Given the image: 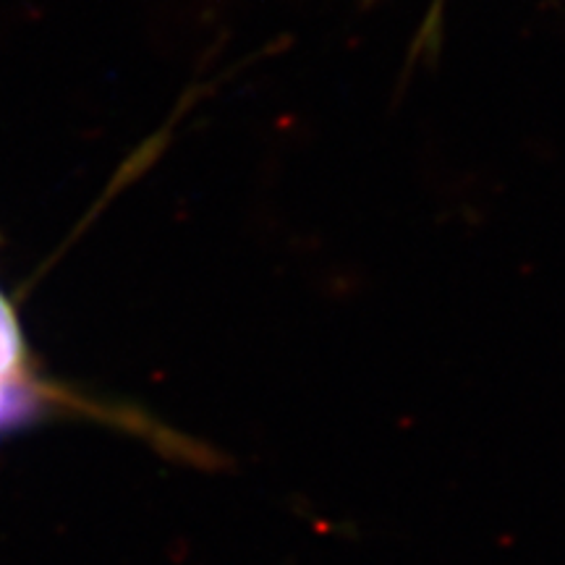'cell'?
<instances>
[{"instance_id": "cell-1", "label": "cell", "mask_w": 565, "mask_h": 565, "mask_svg": "<svg viewBox=\"0 0 565 565\" xmlns=\"http://www.w3.org/2000/svg\"><path fill=\"white\" fill-rule=\"evenodd\" d=\"M42 406H45V395L34 391L24 374L21 377H0V433H9V429L38 419Z\"/></svg>"}, {"instance_id": "cell-2", "label": "cell", "mask_w": 565, "mask_h": 565, "mask_svg": "<svg viewBox=\"0 0 565 565\" xmlns=\"http://www.w3.org/2000/svg\"><path fill=\"white\" fill-rule=\"evenodd\" d=\"M26 366V349L17 312L0 291V377H21Z\"/></svg>"}]
</instances>
